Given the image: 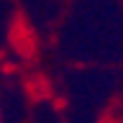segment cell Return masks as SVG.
Here are the masks:
<instances>
[{
  "mask_svg": "<svg viewBox=\"0 0 123 123\" xmlns=\"http://www.w3.org/2000/svg\"><path fill=\"white\" fill-rule=\"evenodd\" d=\"M0 123H3V118H0Z\"/></svg>",
  "mask_w": 123,
  "mask_h": 123,
  "instance_id": "1",
  "label": "cell"
}]
</instances>
